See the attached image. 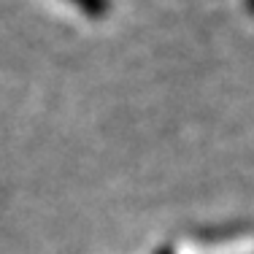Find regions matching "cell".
Instances as JSON below:
<instances>
[{
	"label": "cell",
	"instance_id": "6da1fadb",
	"mask_svg": "<svg viewBox=\"0 0 254 254\" xmlns=\"http://www.w3.org/2000/svg\"><path fill=\"white\" fill-rule=\"evenodd\" d=\"M70 3H76L78 8L87 16H92V19H100V16L108 14V0H70Z\"/></svg>",
	"mask_w": 254,
	"mask_h": 254
},
{
	"label": "cell",
	"instance_id": "7a4b0ae2",
	"mask_svg": "<svg viewBox=\"0 0 254 254\" xmlns=\"http://www.w3.org/2000/svg\"><path fill=\"white\" fill-rule=\"evenodd\" d=\"M154 254H173V249H171V246H162V249H157Z\"/></svg>",
	"mask_w": 254,
	"mask_h": 254
},
{
	"label": "cell",
	"instance_id": "3957f363",
	"mask_svg": "<svg viewBox=\"0 0 254 254\" xmlns=\"http://www.w3.org/2000/svg\"><path fill=\"white\" fill-rule=\"evenodd\" d=\"M246 5H249V11L254 14V0H246Z\"/></svg>",
	"mask_w": 254,
	"mask_h": 254
}]
</instances>
